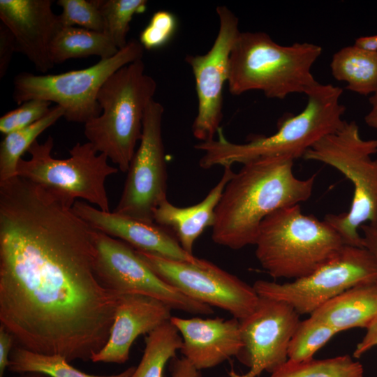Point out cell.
<instances>
[{"mask_svg":"<svg viewBox=\"0 0 377 377\" xmlns=\"http://www.w3.org/2000/svg\"><path fill=\"white\" fill-rule=\"evenodd\" d=\"M73 204L16 176L0 182V321L17 346L91 360L119 295L96 271L95 229Z\"/></svg>","mask_w":377,"mask_h":377,"instance_id":"1","label":"cell"},{"mask_svg":"<svg viewBox=\"0 0 377 377\" xmlns=\"http://www.w3.org/2000/svg\"><path fill=\"white\" fill-rule=\"evenodd\" d=\"M288 156L262 157L243 164L226 184L216 209L212 239L233 250L255 245L263 221L276 210L306 201L316 175L301 179Z\"/></svg>","mask_w":377,"mask_h":377,"instance_id":"2","label":"cell"},{"mask_svg":"<svg viewBox=\"0 0 377 377\" xmlns=\"http://www.w3.org/2000/svg\"><path fill=\"white\" fill-rule=\"evenodd\" d=\"M342 94L339 87L319 83L306 95L307 103L302 112L283 117L274 134L255 135L244 143L227 140L221 127L217 140L195 145V149L203 152L200 167L224 168L267 156H285L293 160L303 158L316 142L343 126L346 107L340 102Z\"/></svg>","mask_w":377,"mask_h":377,"instance_id":"3","label":"cell"},{"mask_svg":"<svg viewBox=\"0 0 377 377\" xmlns=\"http://www.w3.org/2000/svg\"><path fill=\"white\" fill-rule=\"evenodd\" d=\"M322 51L311 43L281 45L263 31H240L230 55L229 91L239 96L256 90L276 99L307 95L319 84L311 68Z\"/></svg>","mask_w":377,"mask_h":377,"instance_id":"4","label":"cell"},{"mask_svg":"<svg viewBox=\"0 0 377 377\" xmlns=\"http://www.w3.org/2000/svg\"><path fill=\"white\" fill-rule=\"evenodd\" d=\"M142 59L114 73L102 85L97 101L101 113L84 124V135L95 150L127 172L140 142L142 120L156 90Z\"/></svg>","mask_w":377,"mask_h":377,"instance_id":"5","label":"cell"},{"mask_svg":"<svg viewBox=\"0 0 377 377\" xmlns=\"http://www.w3.org/2000/svg\"><path fill=\"white\" fill-rule=\"evenodd\" d=\"M255 245L256 257L267 274L296 280L334 258L346 244L327 222L304 214L295 205L267 216Z\"/></svg>","mask_w":377,"mask_h":377,"instance_id":"6","label":"cell"},{"mask_svg":"<svg viewBox=\"0 0 377 377\" xmlns=\"http://www.w3.org/2000/svg\"><path fill=\"white\" fill-rule=\"evenodd\" d=\"M377 139H363L355 121H345L306 151L303 158L319 161L342 173L353 184L349 210L327 214L324 220L341 237L346 245L364 247L360 227L377 222Z\"/></svg>","mask_w":377,"mask_h":377,"instance_id":"7","label":"cell"},{"mask_svg":"<svg viewBox=\"0 0 377 377\" xmlns=\"http://www.w3.org/2000/svg\"><path fill=\"white\" fill-rule=\"evenodd\" d=\"M53 147L51 135L43 143L36 140L27 150L30 158L20 159L17 176L73 204L77 199H83L103 212H110L105 184L109 176L119 170L110 165L108 156L96 151L89 142H77L64 159L52 156Z\"/></svg>","mask_w":377,"mask_h":377,"instance_id":"8","label":"cell"},{"mask_svg":"<svg viewBox=\"0 0 377 377\" xmlns=\"http://www.w3.org/2000/svg\"><path fill=\"white\" fill-rule=\"evenodd\" d=\"M143 51L139 41L131 40L114 56L84 69L41 75L22 72L13 80V101L55 103L64 109L67 121L85 124L101 113L97 95L102 85L119 68L142 59Z\"/></svg>","mask_w":377,"mask_h":377,"instance_id":"9","label":"cell"},{"mask_svg":"<svg viewBox=\"0 0 377 377\" xmlns=\"http://www.w3.org/2000/svg\"><path fill=\"white\" fill-rule=\"evenodd\" d=\"M377 281V262L365 247L345 245L334 258L311 274L290 282L258 280L260 297L284 302L300 315H311L346 290Z\"/></svg>","mask_w":377,"mask_h":377,"instance_id":"10","label":"cell"},{"mask_svg":"<svg viewBox=\"0 0 377 377\" xmlns=\"http://www.w3.org/2000/svg\"><path fill=\"white\" fill-rule=\"evenodd\" d=\"M163 281L184 295L230 313L241 320L256 309L260 297L253 286L208 260L178 261L136 250Z\"/></svg>","mask_w":377,"mask_h":377,"instance_id":"11","label":"cell"},{"mask_svg":"<svg viewBox=\"0 0 377 377\" xmlns=\"http://www.w3.org/2000/svg\"><path fill=\"white\" fill-rule=\"evenodd\" d=\"M163 112V106L154 99L148 105L139 145L131 161L119 202L112 211L149 223H154V209L167 199Z\"/></svg>","mask_w":377,"mask_h":377,"instance_id":"12","label":"cell"},{"mask_svg":"<svg viewBox=\"0 0 377 377\" xmlns=\"http://www.w3.org/2000/svg\"><path fill=\"white\" fill-rule=\"evenodd\" d=\"M96 271L108 289L118 295L136 293L157 298L176 309L192 314L210 315L212 306L194 300L158 276L122 240L94 230Z\"/></svg>","mask_w":377,"mask_h":377,"instance_id":"13","label":"cell"},{"mask_svg":"<svg viewBox=\"0 0 377 377\" xmlns=\"http://www.w3.org/2000/svg\"><path fill=\"white\" fill-rule=\"evenodd\" d=\"M219 17L218 34L210 50L205 54L187 55L195 83L197 114L192 133L200 142L214 139L223 119V91L228 81L230 55L238 35L239 20L226 6L216 8Z\"/></svg>","mask_w":377,"mask_h":377,"instance_id":"14","label":"cell"},{"mask_svg":"<svg viewBox=\"0 0 377 377\" xmlns=\"http://www.w3.org/2000/svg\"><path fill=\"white\" fill-rule=\"evenodd\" d=\"M299 317L287 303L260 297L255 310L239 320L243 348L237 357L249 369L242 374L231 369L229 377H258L282 367L288 360L289 343Z\"/></svg>","mask_w":377,"mask_h":377,"instance_id":"15","label":"cell"},{"mask_svg":"<svg viewBox=\"0 0 377 377\" xmlns=\"http://www.w3.org/2000/svg\"><path fill=\"white\" fill-rule=\"evenodd\" d=\"M52 0H0V19L13 33L16 52L24 55L43 73L54 67L50 46L63 27Z\"/></svg>","mask_w":377,"mask_h":377,"instance_id":"16","label":"cell"},{"mask_svg":"<svg viewBox=\"0 0 377 377\" xmlns=\"http://www.w3.org/2000/svg\"><path fill=\"white\" fill-rule=\"evenodd\" d=\"M73 209L94 229L122 240L136 250L178 261L196 263L200 260L184 251L166 227L103 212L80 200L74 202Z\"/></svg>","mask_w":377,"mask_h":377,"instance_id":"17","label":"cell"},{"mask_svg":"<svg viewBox=\"0 0 377 377\" xmlns=\"http://www.w3.org/2000/svg\"><path fill=\"white\" fill-rule=\"evenodd\" d=\"M171 311L166 303L151 296L136 293L120 295L109 339L91 360L125 363L135 339L170 321Z\"/></svg>","mask_w":377,"mask_h":377,"instance_id":"18","label":"cell"},{"mask_svg":"<svg viewBox=\"0 0 377 377\" xmlns=\"http://www.w3.org/2000/svg\"><path fill=\"white\" fill-rule=\"evenodd\" d=\"M170 322L182 339L179 351L200 371L218 366L232 356L237 357L243 348L239 320L235 318L172 316Z\"/></svg>","mask_w":377,"mask_h":377,"instance_id":"19","label":"cell"},{"mask_svg":"<svg viewBox=\"0 0 377 377\" xmlns=\"http://www.w3.org/2000/svg\"><path fill=\"white\" fill-rule=\"evenodd\" d=\"M223 169L219 182L198 204L179 207L167 198L154 211V223L172 228L182 247L190 254H193L194 244L203 231L207 227H213L217 205L226 184L235 173L232 166H226Z\"/></svg>","mask_w":377,"mask_h":377,"instance_id":"20","label":"cell"},{"mask_svg":"<svg viewBox=\"0 0 377 377\" xmlns=\"http://www.w3.org/2000/svg\"><path fill=\"white\" fill-rule=\"evenodd\" d=\"M310 316L338 332L356 327L367 329L377 317V281L346 290Z\"/></svg>","mask_w":377,"mask_h":377,"instance_id":"21","label":"cell"},{"mask_svg":"<svg viewBox=\"0 0 377 377\" xmlns=\"http://www.w3.org/2000/svg\"><path fill=\"white\" fill-rule=\"evenodd\" d=\"M119 49L104 32L77 27H62L51 42L49 53L53 64L71 59L98 56L101 59L114 56Z\"/></svg>","mask_w":377,"mask_h":377,"instance_id":"22","label":"cell"},{"mask_svg":"<svg viewBox=\"0 0 377 377\" xmlns=\"http://www.w3.org/2000/svg\"><path fill=\"white\" fill-rule=\"evenodd\" d=\"M334 78L347 83L346 89L362 96L377 91V52L350 45L335 52L330 62Z\"/></svg>","mask_w":377,"mask_h":377,"instance_id":"23","label":"cell"},{"mask_svg":"<svg viewBox=\"0 0 377 377\" xmlns=\"http://www.w3.org/2000/svg\"><path fill=\"white\" fill-rule=\"evenodd\" d=\"M64 114V109L55 105L40 120L5 135L0 144V182L17 176V164L23 154L42 133Z\"/></svg>","mask_w":377,"mask_h":377,"instance_id":"24","label":"cell"},{"mask_svg":"<svg viewBox=\"0 0 377 377\" xmlns=\"http://www.w3.org/2000/svg\"><path fill=\"white\" fill-rule=\"evenodd\" d=\"M182 346L177 329L170 320L163 323L145 337L141 360L131 377H163L166 364Z\"/></svg>","mask_w":377,"mask_h":377,"instance_id":"25","label":"cell"},{"mask_svg":"<svg viewBox=\"0 0 377 377\" xmlns=\"http://www.w3.org/2000/svg\"><path fill=\"white\" fill-rule=\"evenodd\" d=\"M8 369L17 374L38 372L50 377H131L135 367H130L121 373L110 376L91 375L73 367L59 355L35 353L16 346L10 353Z\"/></svg>","mask_w":377,"mask_h":377,"instance_id":"26","label":"cell"},{"mask_svg":"<svg viewBox=\"0 0 377 377\" xmlns=\"http://www.w3.org/2000/svg\"><path fill=\"white\" fill-rule=\"evenodd\" d=\"M363 366L350 355L302 362L287 361L269 377H363Z\"/></svg>","mask_w":377,"mask_h":377,"instance_id":"27","label":"cell"},{"mask_svg":"<svg viewBox=\"0 0 377 377\" xmlns=\"http://www.w3.org/2000/svg\"><path fill=\"white\" fill-rule=\"evenodd\" d=\"M337 333L330 325L309 316L299 323L291 338L288 360L302 362L313 359L314 354Z\"/></svg>","mask_w":377,"mask_h":377,"instance_id":"28","label":"cell"},{"mask_svg":"<svg viewBox=\"0 0 377 377\" xmlns=\"http://www.w3.org/2000/svg\"><path fill=\"white\" fill-rule=\"evenodd\" d=\"M146 0H98L104 21V33L112 39L119 50L127 45L130 22L135 14L143 13Z\"/></svg>","mask_w":377,"mask_h":377,"instance_id":"29","label":"cell"},{"mask_svg":"<svg viewBox=\"0 0 377 377\" xmlns=\"http://www.w3.org/2000/svg\"><path fill=\"white\" fill-rule=\"evenodd\" d=\"M57 4L62 8L59 17L63 27L80 26L88 30L104 32L98 0H59Z\"/></svg>","mask_w":377,"mask_h":377,"instance_id":"30","label":"cell"},{"mask_svg":"<svg viewBox=\"0 0 377 377\" xmlns=\"http://www.w3.org/2000/svg\"><path fill=\"white\" fill-rule=\"evenodd\" d=\"M52 103L32 99L22 103L17 108L0 118V132L4 135L25 128L45 117L50 110Z\"/></svg>","mask_w":377,"mask_h":377,"instance_id":"31","label":"cell"},{"mask_svg":"<svg viewBox=\"0 0 377 377\" xmlns=\"http://www.w3.org/2000/svg\"><path fill=\"white\" fill-rule=\"evenodd\" d=\"M177 27L175 15L168 10H158L141 31L139 42L144 49L154 50L163 47L174 36Z\"/></svg>","mask_w":377,"mask_h":377,"instance_id":"32","label":"cell"},{"mask_svg":"<svg viewBox=\"0 0 377 377\" xmlns=\"http://www.w3.org/2000/svg\"><path fill=\"white\" fill-rule=\"evenodd\" d=\"M16 52L15 37L3 24H0V78L6 75L12 57Z\"/></svg>","mask_w":377,"mask_h":377,"instance_id":"33","label":"cell"},{"mask_svg":"<svg viewBox=\"0 0 377 377\" xmlns=\"http://www.w3.org/2000/svg\"><path fill=\"white\" fill-rule=\"evenodd\" d=\"M13 336L3 326L0 325V377H4L5 371L8 369L9 357L13 343Z\"/></svg>","mask_w":377,"mask_h":377,"instance_id":"34","label":"cell"},{"mask_svg":"<svg viewBox=\"0 0 377 377\" xmlns=\"http://www.w3.org/2000/svg\"><path fill=\"white\" fill-rule=\"evenodd\" d=\"M376 346H377V317L366 329V333L357 344L353 355L355 358H360Z\"/></svg>","mask_w":377,"mask_h":377,"instance_id":"35","label":"cell"},{"mask_svg":"<svg viewBox=\"0 0 377 377\" xmlns=\"http://www.w3.org/2000/svg\"><path fill=\"white\" fill-rule=\"evenodd\" d=\"M170 362L171 377H202L201 371L197 369L184 357H175Z\"/></svg>","mask_w":377,"mask_h":377,"instance_id":"36","label":"cell"},{"mask_svg":"<svg viewBox=\"0 0 377 377\" xmlns=\"http://www.w3.org/2000/svg\"><path fill=\"white\" fill-rule=\"evenodd\" d=\"M360 230L362 232L364 247L371 252L377 262V228L366 223L360 227Z\"/></svg>","mask_w":377,"mask_h":377,"instance_id":"37","label":"cell"},{"mask_svg":"<svg viewBox=\"0 0 377 377\" xmlns=\"http://www.w3.org/2000/svg\"><path fill=\"white\" fill-rule=\"evenodd\" d=\"M370 110L364 117L366 124L377 130V91L370 96Z\"/></svg>","mask_w":377,"mask_h":377,"instance_id":"38","label":"cell"},{"mask_svg":"<svg viewBox=\"0 0 377 377\" xmlns=\"http://www.w3.org/2000/svg\"><path fill=\"white\" fill-rule=\"evenodd\" d=\"M354 45L368 52H377V34L361 36L355 39Z\"/></svg>","mask_w":377,"mask_h":377,"instance_id":"39","label":"cell"},{"mask_svg":"<svg viewBox=\"0 0 377 377\" xmlns=\"http://www.w3.org/2000/svg\"><path fill=\"white\" fill-rule=\"evenodd\" d=\"M14 377H50L45 374L38 372H26L20 374V375Z\"/></svg>","mask_w":377,"mask_h":377,"instance_id":"40","label":"cell"},{"mask_svg":"<svg viewBox=\"0 0 377 377\" xmlns=\"http://www.w3.org/2000/svg\"><path fill=\"white\" fill-rule=\"evenodd\" d=\"M374 226H375L376 228H377V222H376V223Z\"/></svg>","mask_w":377,"mask_h":377,"instance_id":"41","label":"cell"}]
</instances>
